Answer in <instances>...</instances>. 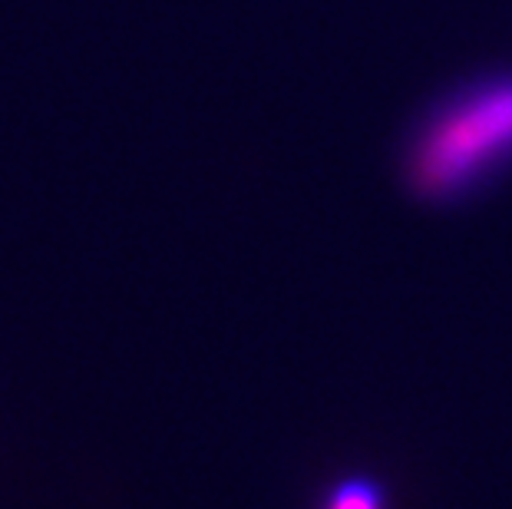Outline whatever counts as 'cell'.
Wrapping results in <instances>:
<instances>
[{"instance_id": "cell-1", "label": "cell", "mask_w": 512, "mask_h": 509, "mask_svg": "<svg viewBox=\"0 0 512 509\" xmlns=\"http://www.w3.org/2000/svg\"><path fill=\"white\" fill-rule=\"evenodd\" d=\"M512 166V73L463 86L410 136L407 189L446 205L473 196Z\"/></svg>"}, {"instance_id": "cell-2", "label": "cell", "mask_w": 512, "mask_h": 509, "mask_svg": "<svg viewBox=\"0 0 512 509\" xmlns=\"http://www.w3.org/2000/svg\"><path fill=\"white\" fill-rule=\"evenodd\" d=\"M318 509H390V493L377 476L351 473L324 490Z\"/></svg>"}]
</instances>
